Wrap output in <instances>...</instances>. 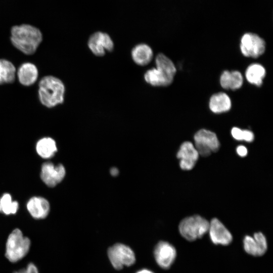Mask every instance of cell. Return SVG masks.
Returning a JSON list of instances; mask_svg holds the SVG:
<instances>
[{
	"instance_id": "cell-17",
	"label": "cell",
	"mask_w": 273,
	"mask_h": 273,
	"mask_svg": "<svg viewBox=\"0 0 273 273\" xmlns=\"http://www.w3.org/2000/svg\"><path fill=\"white\" fill-rule=\"evenodd\" d=\"M152 49L147 44L140 43L135 46L131 51V57L136 64L145 66L148 64L153 58Z\"/></svg>"
},
{
	"instance_id": "cell-1",
	"label": "cell",
	"mask_w": 273,
	"mask_h": 273,
	"mask_svg": "<svg viewBox=\"0 0 273 273\" xmlns=\"http://www.w3.org/2000/svg\"><path fill=\"white\" fill-rule=\"evenodd\" d=\"M43 35L37 27L29 23L14 25L10 29V40L18 50L28 55L33 54L41 43Z\"/></svg>"
},
{
	"instance_id": "cell-26",
	"label": "cell",
	"mask_w": 273,
	"mask_h": 273,
	"mask_svg": "<svg viewBox=\"0 0 273 273\" xmlns=\"http://www.w3.org/2000/svg\"><path fill=\"white\" fill-rule=\"evenodd\" d=\"M237 152L239 156L244 157L247 154V150L245 146H239L237 148Z\"/></svg>"
},
{
	"instance_id": "cell-13",
	"label": "cell",
	"mask_w": 273,
	"mask_h": 273,
	"mask_svg": "<svg viewBox=\"0 0 273 273\" xmlns=\"http://www.w3.org/2000/svg\"><path fill=\"white\" fill-rule=\"evenodd\" d=\"M245 251L253 256H260L263 255L267 248V241L261 232L256 233L253 237L246 236L243 240Z\"/></svg>"
},
{
	"instance_id": "cell-24",
	"label": "cell",
	"mask_w": 273,
	"mask_h": 273,
	"mask_svg": "<svg viewBox=\"0 0 273 273\" xmlns=\"http://www.w3.org/2000/svg\"><path fill=\"white\" fill-rule=\"evenodd\" d=\"M232 136L238 141H245L247 142H251L254 140L253 133L249 130H242L236 127L232 129Z\"/></svg>"
},
{
	"instance_id": "cell-25",
	"label": "cell",
	"mask_w": 273,
	"mask_h": 273,
	"mask_svg": "<svg viewBox=\"0 0 273 273\" xmlns=\"http://www.w3.org/2000/svg\"><path fill=\"white\" fill-rule=\"evenodd\" d=\"M14 273H39L38 269L36 266L32 263H29L27 266Z\"/></svg>"
},
{
	"instance_id": "cell-19",
	"label": "cell",
	"mask_w": 273,
	"mask_h": 273,
	"mask_svg": "<svg viewBox=\"0 0 273 273\" xmlns=\"http://www.w3.org/2000/svg\"><path fill=\"white\" fill-rule=\"evenodd\" d=\"M209 105L212 112L221 113L228 111L231 108L232 103L227 94L224 93H219L211 96Z\"/></svg>"
},
{
	"instance_id": "cell-11",
	"label": "cell",
	"mask_w": 273,
	"mask_h": 273,
	"mask_svg": "<svg viewBox=\"0 0 273 273\" xmlns=\"http://www.w3.org/2000/svg\"><path fill=\"white\" fill-rule=\"evenodd\" d=\"M88 46L95 55L103 56L106 51L111 52L113 50L114 43L108 34L99 31L90 36L88 40Z\"/></svg>"
},
{
	"instance_id": "cell-28",
	"label": "cell",
	"mask_w": 273,
	"mask_h": 273,
	"mask_svg": "<svg viewBox=\"0 0 273 273\" xmlns=\"http://www.w3.org/2000/svg\"><path fill=\"white\" fill-rule=\"evenodd\" d=\"M136 273H154L152 271L148 269H142L138 271Z\"/></svg>"
},
{
	"instance_id": "cell-12",
	"label": "cell",
	"mask_w": 273,
	"mask_h": 273,
	"mask_svg": "<svg viewBox=\"0 0 273 273\" xmlns=\"http://www.w3.org/2000/svg\"><path fill=\"white\" fill-rule=\"evenodd\" d=\"M208 231L210 239L215 244L228 245L232 241L233 237L230 231L216 218L209 222Z\"/></svg>"
},
{
	"instance_id": "cell-27",
	"label": "cell",
	"mask_w": 273,
	"mask_h": 273,
	"mask_svg": "<svg viewBox=\"0 0 273 273\" xmlns=\"http://www.w3.org/2000/svg\"><path fill=\"white\" fill-rule=\"evenodd\" d=\"M110 173L113 176H116L118 174V170L116 168H112L110 170Z\"/></svg>"
},
{
	"instance_id": "cell-18",
	"label": "cell",
	"mask_w": 273,
	"mask_h": 273,
	"mask_svg": "<svg viewBox=\"0 0 273 273\" xmlns=\"http://www.w3.org/2000/svg\"><path fill=\"white\" fill-rule=\"evenodd\" d=\"M243 82V76L238 71H224L220 78V84L225 89H238L242 86Z\"/></svg>"
},
{
	"instance_id": "cell-9",
	"label": "cell",
	"mask_w": 273,
	"mask_h": 273,
	"mask_svg": "<svg viewBox=\"0 0 273 273\" xmlns=\"http://www.w3.org/2000/svg\"><path fill=\"white\" fill-rule=\"evenodd\" d=\"M154 254L158 265L163 269H168L175 259L176 251L171 244L160 241L155 246Z\"/></svg>"
},
{
	"instance_id": "cell-2",
	"label": "cell",
	"mask_w": 273,
	"mask_h": 273,
	"mask_svg": "<svg viewBox=\"0 0 273 273\" xmlns=\"http://www.w3.org/2000/svg\"><path fill=\"white\" fill-rule=\"evenodd\" d=\"M156 68L148 70L144 75L145 81L154 86H165L170 84L176 73L172 61L163 54H159L155 59Z\"/></svg>"
},
{
	"instance_id": "cell-6",
	"label": "cell",
	"mask_w": 273,
	"mask_h": 273,
	"mask_svg": "<svg viewBox=\"0 0 273 273\" xmlns=\"http://www.w3.org/2000/svg\"><path fill=\"white\" fill-rule=\"evenodd\" d=\"M107 255L113 267L117 270L121 269L124 266L133 265L136 260L132 249L122 243H116L109 247Z\"/></svg>"
},
{
	"instance_id": "cell-8",
	"label": "cell",
	"mask_w": 273,
	"mask_h": 273,
	"mask_svg": "<svg viewBox=\"0 0 273 273\" xmlns=\"http://www.w3.org/2000/svg\"><path fill=\"white\" fill-rule=\"evenodd\" d=\"M240 49L244 56L256 58L264 53L265 50V42L258 35L247 33L241 38Z\"/></svg>"
},
{
	"instance_id": "cell-23",
	"label": "cell",
	"mask_w": 273,
	"mask_h": 273,
	"mask_svg": "<svg viewBox=\"0 0 273 273\" xmlns=\"http://www.w3.org/2000/svg\"><path fill=\"white\" fill-rule=\"evenodd\" d=\"M18 208V202L13 201L10 194L5 193L0 198V212L5 215L14 214Z\"/></svg>"
},
{
	"instance_id": "cell-15",
	"label": "cell",
	"mask_w": 273,
	"mask_h": 273,
	"mask_svg": "<svg viewBox=\"0 0 273 273\" xmlns=\"http://www.w3.org/2000/svg\"><path fill=\"white\" fill-rule=\"evenodd\" d=\"M27 209L34 218L41 219L46 218L50 210L48 201L41 197H33L27 203Z\"/></svg>"
},
{
	"instance_id": "cell-16",
	"label": "cell",
	"mask_w": 273,
	"mask_h": 273,
	"mask_svg": "<svg viewBox=\"0 0 273 273\" xmlns=\"http://www.w3.org/2000/svg\"><path fill=\"white\" fill-rule=\"evenodd\" d=\"M38 72L36 66L31 63H24L19 68L17 76L20 83L24 86H30L36 82Z\"/></svg>"
},
{
	"instance_id": "cell-4",
	"label": "cell",
	"mask_w": 273,
	"mask_h": 273,
	"mask_svg": "<svg viewBox=\"0 0 273 273\" xmlns=\"http://www.w3.org/2000/svg\"><path fill=\"white\" fill-rule=\"evenodd\" d=\"M30 245V239L24 236L20 229H16L7 239L5 256L11 262L19 261L27 255Z\"/></svg>"
},
{
	"instance_id": "cell-5",
	"label": "cell",
	"mask_w": 273,
	"mask_h": 273,
	"mask_svg": "<svg viewBox=\"0 0 273 273\" xmlns=\"http://www.w3.org/2000/svg\"><path fill=\"white\" fill-rule=\"evenodd\" d=\"M209 222L200 215H194L184 219L179 225L180 235L186 240L193 241L202 237L207 232Z\"/></svg>"
},
{
	"instance_id": "cell-3",
	"label": "cell",
	"mask_w": 273,
	"mask_h": 273,
	"mask_svg": "<svg viewBox=\"0 0 273 273\" xmlns=\"http://www.w3.org/2000/svg\"><path fill=\"white\" fill-rule=\"evenodd\" d=\"M65 90V86L60 79L53 76H46L39 82V100L44 106L54 107L63 103Z\"/></svg>"
},
{
	"instance_id": "cell-14",
	"label": "cell",
	"mask_w": 273,
	"mask_h": 273,
	"mask_svg": "<svg viewBox=\"0 0 273 273\" xmlns=\"http://www.w3.org/2000/svg\"><path fill=\"white\" fill-rule=\"evenodd\" d=\"M199 155L194 145L190 142L183 143L176 155L180 159V168L185 170H191L194 167Z\"/></svg>"
},
{
	"instance_id": "cell-10",
	"label": "cell",
	"mask_w": 273,
	"mask_h": 273,
	"mask_svg": "<svg viewBox=\"0 0 273 273\" xmlns=\"http://www.w3.org/2000/svg\"><path fill=\"white\" fill-rule=\"evenodd\" d=\"M65 173V169L62 164L55 165L51 162H45L41 166L40 177L48 187H54L63 179Z\"/></svg>"
},
{
	"instance_id": "cell-20",
	"label": "cell",
	"mask_w": 273,
	"mask_h": 273,
	"mask_svg": "<svg viewBox=\"0 0 273 273\" xmlns=\"http://www.w3.org/2000/svg\"><path fill=\"white\" fill-rule=\"evenodd\" d=\"M36 150L41 157L49 159L54 156L57 151V147L55 141L53 139L43 138L36 143Z\"/></svg>"
},
{
	"instance_id": "cell-7",
	"label": "cell",
	"mask_w": 273,
	"mask_h": 273,
	"mask_svg": "<svg viewBox=\"0 0 273 273\" xmlns=\"http://www.w3.org/2000/svg\"><path fill=\"white\" fill-rule=\"evenodd\" d=\"M195 147L199 155L203 157L209 156L219 148L220 144L215 133L210 130L201 129L194 135Z\"/></svg>"
},
{
	"instance_id": "cell-22",
	"label": "cell",
	"mask_w": 273,
	"mask_h": 273,
	"mask_svg": "<svg viewBox=\"0 0 273 273\" xmlns=\"http://www.w3.org/2000/svg\"><path fill=\"white\" fill-rule=\"evenodd\" d=\"M16 70L9 61L0 59V84L13 83L16 78Z\"/></svg>"
},
{
	"instance_id": "cell-21",
	"label": "cell",
	"mask_w": 273,
	"mask_h": 273,
	"mask_svg": "<svg viewBox=\"0 0 273 273\" xmlns=\"http://www.w3.org/2000/svg\"><path fill=\"white\" fill-rule=\"evenodd\" d=\"M265 69L261 65L254 63L248 67L245 76L247 81L251 84L260 86L265 76Z\"/></svg>"
}]
</instances>
